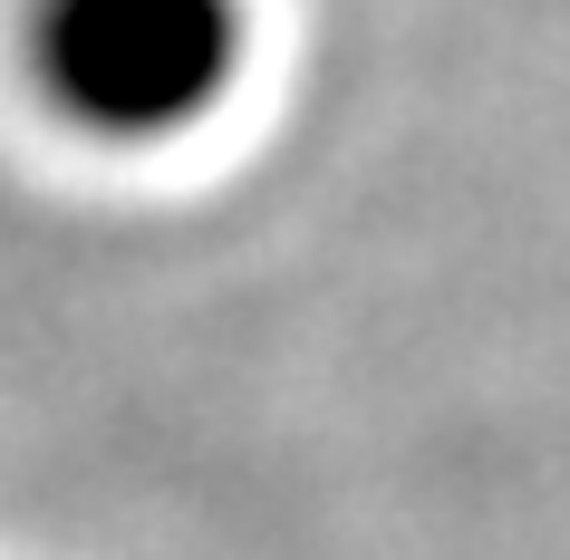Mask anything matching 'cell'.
<instances>
[{"mask_svg":"<svg viewBox=\"0 0 570 560\" xmlns=\"http://www.w3.org/2000/svg\"><path fill=\"white\" fill-rule=\"evenodd\" d=\"M242 0H49L39 10V97L107 146H155L204 126L242 78Z\"/></svg>","mask_w":570,"mask_h":560,"instance_id":"cell-1","label":"cell"}]
</instances>
